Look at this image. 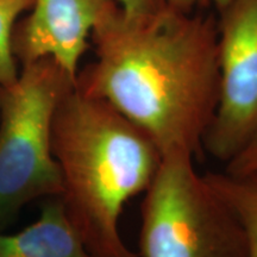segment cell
<instances>
[{
  "label": "cell",
  "instance_id": "1",
  "mask_svg": "<svg viewBox=\"0 0 257 257\" xmlns=\"http://www.w3.org/2000/svg\"><path fill=\"white\" fill-rule=\"evenodd\" d=\"M95 60L75 87L108 102L149 135L162 156L202 152L218 101V27L166 4L141 17L119 5L91 36Z\"/></svg>",
  "mask_w": 257,
  "mask_h": 257
},
{
  "label": "cell",
  "instance_id": "2",
  "mask_svg": "<svg viewBox=\"0 0 257 257\" xmlns=\"http://www.w3.org/2000/svg\"><path fill=\"white\" fill-rule=\"evenodd\" d=\"M51 152L64 211L89 251L140 257L125 244L119 221L126 202L147 191L162 162L149 135L74 83L54 115Z\"/></svg>",
  "mask_w": 257,
  "mask_h": 257
},
{
  "label": "cell",
  "instance_id": "3",
  "mask_svg": "<svg viewBox=\"0 0 257 257\" xmlns=\"http://www.w3.org/2000/svg\"><path fill=\"white\" fill-rule=\"evenodd\" d=\"M74 83L55 61L42 59L22 67L15 82L0 87V231L27 205L62 194L51 127Z\"/></svg>",
  "mask_w": 257,
  "mask_h": 257
},
{
  "label": "cell",
  "instance_id": "4",
  "mask_svg": "<svg viewBox=\"0 0 257 257\" xmlns=\"http://www.w3.org/2000/svg\"><path fill=\"white\" fill-rule=\"evenodd\" d=\"M140 257H249L244 229L194 167V157H162L141 206Z\"/></svg>",
  "mask_w": 257,
  "mask_h": 257
},
{
  "label": "cell",
  "instance_id": "5",
  "mask_svg": "<svg viewBox=\"0 0 257 257\" xmlns=\"http://www.w3.org/2000/svg\"><path fill=\"white\" fill-rule=\"evenodd\" d=\"M219 8L218 101L202 149L226 165L257 135V0Z\"/></svg>",
  "mask_w": 257,
  "mask_h": 257
},
{
  "label": "cell",
  "instance_id": "6",
  "mask_svg": "<svg viewBox=\"0 0 257 257\" xmlns=\"http://www.w3.org/2000/svg\"><path fill=\"white\" fill-rule=\"evenodd\" d=\"M115 5V0H34L12 32L17 63L51 59L75 81L93 30Z\"/></svg>",
  "mask_w": 257,
  "mask_h": 257
},
{
  "label": "cell",
  "instance_id": "7",
  "mask_svg": "<svg viewBox=\"0 0 257 257\" xmlns=\"http://www.w3.org/2000/svg\"><path fill=\"white\" fill-rule=\"evenodd\" d=\"M0 257H96L74 229L60 197L46 199L40 217L17 233L0 231Z\"/></svg>",
  "mask_w": 257,
  "mask_h": 257
},
{
  "label": "cell",
  "instance_id": "8",
  "mask_svg": "<svg viewBox=\"0 0 257 257\" xmlns=\"http://www.w3.org/2000/svg\"><path fill=\"white\" fill-rule=\"evenodd\" d=\"M204 176L242 224L248 240L249 257H257V169L238 175L223 170Z\"/></svg>",
  "mask_w": 257,
  "mask_h": 257
},
{
  "label": "cell",
  "instance_id": "9",
  "mask_svg": "<svg viewBox=\"0 0 257 257\" xmlns=\"http://www.w3.org/2000/svg\"><path fill=\"white\" fill-rule=\"evenodd\" d=\"M34 0H0V87L11 85L19 75L12 53V32L18 19L31 9Z\"/></svg>",
  "mask_w": 257,
  "mask_h": 257
},
{
  "label": "cell",
  "instance_id": "10",
  "mask_svg": "<svg viewBox=\"0 0 257 257\" xmlns=\"http://www.w3.org/2000/svg\"><path fill=\"white\" fill-rule=\"evenodd\" d=\"M257 169V135L245 148L225 165L224 172L229 174H244Z\"/></svg>",
  "mask_w": 257,
  "mask_h": 257
},
{
  "label": "cell",
  "instance_id": "11",
  "mask_svg": "<svg viewBox=\"0 0 257 257\" xmlns=\"http://www.w3.org/2000/svg\"><path fill=\"white\" fill-rule=\"evenodd\" d=\"M124 15L128 17H141L156 11L165 4L163 0H115Z\"/></svg>",
  "mask_w": 257,
  "mask_h": 257
},
{
  "label": "cell",
  "instance_id": "12",
  "mask_svg": "<svg viewBox=\"0 0 257 257\" xmlns=\"http://www.w3.org/2000/svg\"><path fill=\"white\" fill-rule=\"evenodd\" d=\"M170 8L184 12H195L197 9L206 6L210 0H163Z\"/></svg>",
  "mask_w": 257,
  "mask_h": 257
},
{
  "label": "cell",
  "instance_id": "13",
  "mask_svg": "<svg viewBox=\"0 0 257 257\" xmlns=\"http://www.w3.org/2000/svg\"><path fill=\"white\" fill-rule=\"evenodd\" d=\"M212 2L217 3V4H218V6H220V5H223V4H225V3H226V2H227V0H212Z\"/></svg>",
  "mask_w": 257,
  "mask_h": 257
}]
</instances>
